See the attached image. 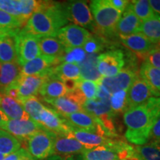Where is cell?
I'll list each match as a JSON object with an SVG mask.
<instances>
[{
    "instance_id": "6da1fadb",
    "label": "cell",
    "mask_w": 160,
    "mask_h": 160,
    "mask_svg": "<svg viewBox=\"0 0 160 160\" xmlns=\"http://www.w3.org/2000/svg\"><path fill=\"white\" fill-rule=\"evenodd\" d=\"M159 117L160 97H151L145 103L127 110L123 116L127 127L125 139L135 145L148 143L152 127Z\"/></svg>"
},
{
    "instance_id": "7a4b0ae2",
    "label": "cell",
    "mask_w": 160,
    "mask_h": 160,
    "mask_svg": "<svg viewBox=\"0 0 160 160\" xmlns=\"http://www.w3.org/2000/svg\"><path fill=\"white\" fill-rule=\"evenodd\" d=\"M68 22L62 4L39 1L37 9L20 31L37 37H55L58 31Z\"/></svg>"
},
{
    "instance_id": "3957f363",
    "label": "cell",
    "mask_w": 160,
    "mask_h": 160,
    "mask_svg": "<svg viewBox=\"0 0 160 160\" xmlns=\"http://www.w3.org/2000/svg\"><path fill=\"white\" fill-rule=\"evenodd\" d=\"M90 9L97 25V32L107 34L116 33V27L122 13L115 9L108 0L91 1Z\"/></svg>"
},
{
    "instance_id": "277c9868",
    "label": "cell",
    "mask_w": 160,
    "mask_h": 160,
    "mask_svg": "<svg viewBox=\"0 0 160 160\" xmlns=\"http://www.w3.org/2000/svg\"><path fill=\"white\" fill-rule=\"evenodd\" d=\"M62 5L68 21L85 29H88L93 33L97 32L91 9L86 2L76 0L67 2Z\"/></svg>"
},
{
    "instance_id": "5b68a950",
    "label": "cell",
    "mask_w": 160,
    "mask_h": 160,
    "mask_svg": "<svg viewBox=\"0 0 160 160\" xmlns=\"http://www.w3.org/2000/svg\"><path fill=\"white\" fill-rule=\"evenodd\" d=\"M55 133L46 129L37 131L25 141L26 150L36 160H45L53 155Z\"/></svg>"
},
{
    "instance_id": "8992f818",
    "label": "cell",
    "mask_w": 160,
    "mask_h": 160,
    "mask_svg": "<svg viewBox=\"0 0 160 160\" xmlns=\"http://www.w3.org/2000/svg\"><path fill=\"white\" fill-rule=\"evenodd\" d=\"M39 4L35 0H0V10L17 17L24 27Z\"/></svg>"
},
{
    "instance_id": "52a82bcc",
    "label": "cell",
    "mask_w": 160,
    "mask_h": 160,
    "mask_svg": "<svg viewBox=\"0 0 160 160\" xmlns=\"http://www.w3.org/2000/svg\"><path fill=\"white\" fill-rule=\"evenodd\" d=\"M0 129L8 132L19 140L25 142L37 131L45 128L31 118L28 119H9L0 126Z\"/></svg>"
},
{
    "instance_id": "ba28073f",
    "label": "cell",
    "mask_w": 160,
    "mask_h": 160,
    "mask_svg": "<svg viewBox=\"0 0 160 160\" xmlns=\"http://www.w3.org/2000/svg\"><path fill=\"white\" fill-rule=\"evenodd\" d=\"M125 64V56L119 50L106 51L97 58V69L102 77L117 75L123 68Z\"/></svg>"
},
{
    "instance_id": "9c48e42d",
    "label": "cell",
    "mask_w": 160,
    "mask_h": 160,
    "mask_svg": "<svg viewBox=\"0 0 160 160\" xmlns=\"http://www.w3.org/2000/svg\"><path fill=\"white\" fill-rule=\"evenodd\" d=\"M18 62L21 66L41 55L38 43V37L26 34L20 30L16 35Z\"/></svg>"
},
{
    "instance_id": "30bf717a",
    "label": "cell",
    "mask_w": 160,
    "mask_h": 160,
    "mask_svg": "<svg viewBox=\"0 0 160 160\" xmlns=\"http://www.w3.org/2000/svg\"><path fill=\"white\" fill-rule=\"evenodd\" d=\"M85 101L86 99L77 89L74 91L68 93L64 97L45 102L53 106L54 111L62 117H65L71 113L82 111V105Z\"/></svg>"
},
{
    "instance_id": "8fae6325",
    "label": "cell",
    "mask_w": 160,
    "mask_h": 160,
    "mask_svg": "<svg viewBox=\"0 0 160 160\" xmlns=\"http://www.w3.org/2000/svg\"><path fill=\"white\" fill-rule=\"evenodd\" d=\"M91 35L87 29L73 24H69L58 31L57 37L66 48H82Z\"/></svg>"
},
{
    "instance_id": "7c38bea8",
    "label": "cell",
    "mask_w": 160,
    "mask_h": 160,
    "mask_svg": "<svg viewBox=\"0 0 160 160\" xmlns=\"http://www.w3.org/2000/svg\"><path fill=\"white\" fill-rule=\"evenodd\" d=\"M60 63L59 59L41 54L22 66L21 75L42 76L50 78L53 68Z\"/></svg>"
},
{
    "instance_id": "4fadbf2b",
    "label": "cell",
    "mask_w": 160,
    "mask_h": 160,
    "mask_svg": "<svg viewBox=\"0 0 160 160\" xmlns=\"http://www.w3.org/2000/svg\"><path fill=\"white\" fill-rule=\"evenodd\" d=\"M159 97V93L155 91L149 84L139 75L128 90V108H131L142 105L151 97Z\"/></svg>"
},
{
    "instance_id": "5bb4252c",
    "label": "cell",
    "mask_w": 160,
    "mask_h": 160,
    "mask_svg": "<svg viewBox=\"0 0 160 160\" xmlns=\"http://www.w3.org/2000/svg\"><path fill=\"white\" fill-rule=\"evenodd\" d=\"M138 76L134 70L127 68L122 69L113 77H102L98 83L111 94L118 91H128Z\"/></svg>"
},
{
    "instance_id": "9a60e30c",
    "label": "cell",
    "mask_w": 160,
    "mask_h": 160,
    "mask_svg": "<svg viewBox=\"0 0 160 160\" xmlns=\"http://www.w3.org/2000/svg\"><path fill=\"white\" fill-rule=\"evenodd\" d=\"M38 123L44 128L55 134H69L71 127L65 119L53 109L45 106L40 113Z\"/></svg>"
},
{
    "instance_id": "2e32d148",
    "label": "cell",
    "mask_w": 160,
    "mask_h": 160,
    "mask_svg": "<svg viewBox=\"0 0 160 160\" xmlns=\"http://www.w3.org/2000/svg\"><path fill=\"white\" fill-rule=\"evenodd\" d=\"M86 150L85 146L70 134H56L53 155L61 157L81 155Z\"/></svg>"
},
{
    "instance_id": "e0dca14e",
    "label": "cell",
    "mask_w": 160,
    "mask_h": 160,
    "mask_svg": "<svg viewBox=\"0 0 160 160\" xmlns=\"http://www.w3.org/2000/svg\"><path fill=\"white\" fill-rule=\"evenodd\" d=\"M48 79V77L42 76L20 75L15 82L19 93V102L21 103L23 99L37 95L42 85Z\"/></svg>"
},
{
    "instance_id": "ac0fdd59",
    "label": "cell",
    "mask_w": 160,
    "mask_h": 160,
    "mask_svg": "<svg viewBox=\"0 0 160 160\" xmlns=\"http://www.w3.org/2000/svg\"><path fill=\"white\" fill-rule=\"evenodd\" d=\"M69 134L85 146L86 149H92L99 146H111L115 142V139L111 138L71 127Z\"/></svg>"
},
{
    "instance_id": "d6986e66",
    "label": "cell",
    "mask_w": 160,
    "mask_h": 160,
    "mask_svg": "<svg viewBox=\"0 0 160 160\" xmlns=\"http://www.w3.org/2000/svg\"><path fill=\"white\" fill-rule=\"evenodd\" d=\"M121 42L127 48L139 54H147L156 47L145 36L140 33L130 35H119Z\"/></svg>"
},
{
    "instance_id": "ffe728a7",
    "label": "cell",
    "mask_w": 160,
    "mask_h": 160,
    "mask_svg": "<svg viewBox=\"0 0 160 160\" xmlns=\"http://www.w3.org/2000/svg\"><path fill=\"white\" fill-rule=\"evenodd\" d=\"M141 23V20L134 14L128 5L118 22L116 27V33L124 36L139 33Z\"/></svg>"
},
{
    "instance_id": "44dd1931",
    "label": "cell",
    "mask_w": 160,
    "mask_h": 160,
    "mask_svg": "<svg viewBox=\"0 0 160 160\" xmlns=\"http://www.w3.org/2000/svg\"><path fill=\"white\" fill-rule=\"evenodd\" d=\"M19 30L11 34L0 37V62H18L16 35Z\"/></svg>"
},
{
    "instance_id": "7402d4cb",
    "label": "cell",
    "mask_w": 160,
    "mask_h": 160,
    "mask_svg": "<svg viewBox=\"0 0 160 160\" xmlns=\"http://www.w3.org/2000/svg\"><path fill=\"white\" fill-rule=\"evenodd\" d=\"M22 66L18 62H0V94L17 81L21 75Z\"/></svg>"
},
{
    "instance_id": "603a6c76",
    "label": "cell",
    "mask_w": 160,
    "mask_h": 160,
    "mask_svg": "<svg viewBox=\"0 0 160 160\" xmlns=\"http://www.w3.org/2000/svg\"><path fill=\"white\" fill-rule=\"evenodd\" d=\"M68 93L65 84L55 78H48L40 88L39 93L45 101L64 97Z\"/></svg>"
},
{
    "instance_id": "cb8c5ba5",
    "label": "cell",
    "mask_w": 160,
    "mask_h": 160,
    "mask_svg": "<svg viewBox=\"0 0 160 160\" xmlns=\"http://www.w3.org/2000/svg\"><path fill=\"white\" fill-rule=\"evenodd\" d=\"M2 95L0 109L8 119H28L29 116L24 110L22 105L13 98Z\"/></svg>"
},
{
    "instance_id": "d4e9b609",
    "label": "cell",
    "mask_w": 160,
    "mask_h": 160,
    "mask_svg": "<svg viewBox=\"0 0 160 160\" xmlns=\"http://www.w3.org/2000/svg\"><path fill=\"white\" fill-rule=\"evenodd\" d=\"M131 159L160 160V141H150L143 145L133 147Z\"/></svg>"
},
{
    "instance_id": "484cf974",
    "label": "cell",
    "mask_w": 160,
    "mask_h": 160,
    "mask_svg": "<svg viewBox=\"0 0 160 160\" xmlns=\"http://www.w3.org/2000/svg\"><path fill=\"white\" fill-rule=\"evenodd\" d=\"M38 43L42 55L59 59L62 57L66 48L57 38L53 37H38Z\"/></svg>"
},
{
    "instance_id": "4316f807",
    "label": "cell",
    "mask_w": 160,
    "mask_h": 160,
    "mask_svg": "<svg viewBox=\"0 0 160 160\" xmlns=\"http://www.w3.org/2000/svg\"><path fill=\"white\" fill-rule=\"evenodd\" d=\"M51 77L59 79L62 82L67 80L78 81L81 79L79 66L74 63H60L53 68Z\"/></svg>"
},
{
    "instance_id": "83f0119b",
    "label": "cell",
    "mask_w": 160,
    "mask_h": 160,
    "mask_svg": "<svg viewBox=\"0 0 160 160\" xmlns=\"http://www.w3.org/2000/svg\"><path fill=\"white\" fill-rule=\"evenodd\" d=\"M82 160H122L112 146H99L86 149L81 154Z\"/></svg>"
},
{
    "instance_id": "f1b7e54d",
    "label": "cell",
    "mask_w": 160,
    "mask_h": 160,
    "mask_svg": "<svg viewBox=\"0 0 160 160\" xmlns=\"http://www.w3.org/2000/svg\"><path fill=\"white\" fill-rule=\"evenodd\" d=\"M139 33L154 45L160 43V16L156 13L153 17L142 22Z\"/></svg>"
},
{
    "instance_id": "f546056e",
    "label": "cell",
    "mask_w": 160,
    "mask_h": 160,
    "mask_svg": "<svg viewBox=\"0 0 160 160\" xmlns=\"http://www.w3.org/2000/svg\"><path fill=\"white\" fill-rule=\"evenodd\" d=\"M97 54H89L85 60L79 65L81 73V79L91 80V81L99 82L102 79V76L97 69Z\"/></svg>"
},
{
    "instance_id": "4dcf8cb0",
    "label": "cell",
    "mask_w": 160,
    "mask_h": 160,
    "mask_svg": "<svg viewBox=\"0 0 160 160\" xmlns=\"http://www.w3.org/2000/svg\"><path fill=\"white\" fill-rule=\"evenodd\" d=\"M139 76L160 94V70L145 61L140 68Z\"/></svg>"
},
{
    "instance_id": "1f68e13d",
    "label": "cell",
    "mask_w": 160,
    "mask_h": 160,
    "mask_svg": "<svg viewBox=\"0 0 160 160\" xmlns=\"http://www.w3.org/2000/svg\"><path fill=\"white\" fill-rule=\"evenodd\" d=\"M21 148V142L8 132L0 129V153L11 154Z\"/></svg>"
},
{
    "instance_id": "d6a6232c",
    "label": "cell",
    "mask_w": 160,
    "mask_h": 160,
    "mask_svg": "<svg viewBox=\"0 0 160 160\" xmlns=\"http://www.w3.org/2000/svg\"><path fill=\"white\" fill-rule=\"evenodd\" d=\"M110 106L113 114L125 113L129 109L128 102V91H118L111 93Z\"/></svg>"
},
{
    "instance_id": "836d02e7",
    "label": "cell",
    "mask_w": 160,
    "mask_h": 160,
    "mask_svg": "<svg viewBox=\"0 0 160 160\" xmlns=\"http://www.w3.org/2000/svg\"><path fill=\"white\" fill-rule=\"evenodd\" d=\"M128 5L134 14L142 22L153 17L156 13L152 9L149 1L148 0H135L130 1Z\"/></svg>"
},
{
    "instance_id": "e575fe53",
    "label": "cell",
    "mask_w": 160,
    "mask_h": 160,
    "mask_svg": "<svg viewBox=\"0 0 160 160\" xmlns=\"http://www.w3.org/2000/svg\"><path fill=\"white\" fill-rule=\"evenodd\" d=\"M21 104L29 117L37 122L40 113L45 108V105H43L39 99L36 97H31L23 99L21 102Z\"/></svg>"
},
{
    "instance_id": "d590c367",
    "label": "cell",
    "mask_w": 160,
    "mask_h": 160,
    "mask_svg": "<svg viewBox=\"0 0 160 160\" xmlns=\"http://www.w3.org/2000/svg\"><path fill=\"white\" fill-rule=\"evenodd\" d=\"M87 53L83 48H65V53L60 58V62L68 63H74L79 65L87 57Z\"/></svg>"
},
{
    "instance_id": "8d00e7d4",
    "label": "cell",
    "mask_w": 160,
    "mask_h": 160,
    "mask_svg": "<svg viewBox=\"0 0 160 160\" xmlns=\"http://www.w3.org/2000/svg\"><path fill=\"white\" fill-rule=\"evenodd\" d=\"M98 88V83L91 80L81 79L78 82L77 90L86 100L95 99L97 98Z\"/></svg>"
},
{
    "instance_id": "74e56055",
    "label": "cell",
    "mask_w": 160,
    "mask_h": 160,
    "mask_svg": "<svg viewBox=\"0 0 160 160\" xmlns=\"http://www.w3.org/2000/svg\"><path fill=\"white\" fill-rule=\"evenodd\" d=\"M23 27L17 17L0 10V29L16 31Z\"/></svg>"
},
{
    "instance_id": "f35d334b",
    "label": "cell",
    "mask_w": 160,
    "mask_h": 160,
    "mask_svg": "<svg viewBox=\"0 0 160 160\" xmlns=\"http://www.w3.org/2000/svg\"><path fill=\"white\" fill-rule=\"evenodd\" d=\"M105 46V42L102 37H97L95 35H91V37L86 42L83 46V49L85 50L88 55L97 54L98 52L102 51Z\"/></svg>"
},
{
    "instance_id": "ab89813d",
    "label": "cell",
    "mask_w": 160,
    "mask_h": 160,
    "mask_svg": "<svg viewBox=\"0 0 160 160\" xmlns=\"http://www.w3.org/2000/svg\"><path fill=\"white\" fill-rule=\"evenodd\" d=\"M145 61L160 70V47L156 46L145 55Z\"/></svg>"
},
{
    "instance_id": "60d3db41",
    "label": "cell",
    "mask_w": 160,
    "mask_h": 160,
    "mask_svg": "<svg viewBox=\"0 0 160 160\" xmlns=\"http://www.w3.org/2000/svg\"><path fill=\"white\" fill-rule=\"evenodd\" d=\"M150 141H160V117L153 124L150 132Z\"/></svg>"
},
{
    "instance_id": "b9f144b4",
    "label": "cell",
    "mask_w": 160,
    "mask_h": 160,
    "mask_svg": "<svg viewBox=\"0 0 160 160\" xmlns=\"http://www.w3.org/2000/svg\"><path fill=\"white\" fill-rule=\"evenodd\" d=\"M108 2L115 9H117V11L121 12V13H123L130 1H126V0H108Z\"/></svg>"
},
{
    "instance_id": "7bdbcfd3",
    "label": "cell",
    "mask_w": 160,
    "mask_h": 160,
    "mask_svg": "<svg viewBox=\"0 0 160 160\" xmlns=\"http://www.w3.org/2000/svg\"><path fill=\"white\" fill-rule=\"evenodd\" d=\"M28 153V152L27 151V150L25 148H21L14 152V153L6 156L3 160H19L22 157H24V156L27 154Z\"/></svg>"
},
{
    "instance_id": "ee69618b",
    "label": "cell",
    "mask_w": 160,
    "mask_h": 160,
    "mask_svg": "<svg viewBox=\"0 0 160 160\" xmlns=\"http://www.w3.org/2000/svg\"><path fill=\"white\" fill-rule=\"evenodd\" d=\"M76 156H71V157H61V156L52 155L48 158L46 160H82L81 155L79 156V158H75Z\"/></svg>"
},
{
    "instance_id": "f6af8a7d",
    "label": "cell",
    "mask_w": 160,
    "mask_h": 160,
    "mask_svg": "<svg viewBox=\"0 0 160 160\" xmlns=\"http://www.w3.org/2000/svg\"><path fill=\"white\" fill-rule=\"evenodd\" d=\"M149 3L154 13L160 16V0H151Z\"/></svg>"
},
{
    "instance_id": "bcb514c9",
    "label": "cell",
    "mask_w": 160,
    "mask_h": 160,
    "mask_svg": "<svg viewBox=\"0 0 160 160\" xmlns=\"http://www.w3.org/2000/svg\"><path fill=\"white\" fill-rule=\"evenodd\" d=\"M8 120L9 119H8V117H6V115L1 111V109H0V126L2 125L5 122H7Z\"/></svg>"
},
{
    "instance_id": "7dc6e473",
    "label": "cell",
    "mask_w": 160,
    "mask_h": 160,
    "mask_svg": "<svg viewBox=\"0 0 160 160\" xmlns=\"http://www.w3.org/2000/svg\"><path fill=\"white\" fill-rule=\"evenodd\" d=\"M16 31H17V30H16ZM16 31H9V30L0 29V37H3V36H5V35L11 34V33H13V32H15Z\"/></svg>"
},
{
    "instance_id": "c3c4849f",
    "label": "cell",
    "mask_w": 160,
    "mask_h": 160,
    "mask_svg": "<svg viewBox=\"0 0 160 160\" xmlns=\"http://www.w3.org/2000/svg\"><path fill=\"white\" fill-rule=\"evenodd\" d=\"M19 160H36V159H34V158L32 157L29 153H28L27 154L24 156V157H22L21 159H19Z\"/></svg>"
},
{
    "instance_id": "681fc988",
    "label": "cell",
    "mask_w": 160,
    "mask_h": 160,
    "mask_svg": "<svg viewBox=\"0 0 160 160\" xmlns=\"http://www.w3.org/2000/svg\"><path fill=\"white\" fill-rule=\"evenodd\" d=\"M6 156L4 155V154H2V153H0V160H3L4 159H5Z\"/></svg>"
},
{
    "instance_id": "f907efd6",
    "label": "cell",
    "mask_w": 160,
    "mask_h": 160,
    "mask_svg": "<svg viewBox=\"0 0 160 160\" xmlns=\"http://www.w3.org/2000/svg\"><path fill=\"white\" fill-rule=\"evenodd\" d=\"M1 100H2V95L0 94V103H1Z\"/></svg>"
},
{
    "instance_id": "816d5d0a",
    "label": "cell",
    "mask_w": 160,
    "mask_h": 160,
    "mask_svg": "<svg viewBox=\"0 0 160 160\" xmlns=\"http://www.w3.org/2000/svg\"><path fill=\"white\" fill-rule=\"evenodd\" d=\"M159 47H160V46H159Z\"/></svg>"
}]
</instances>
